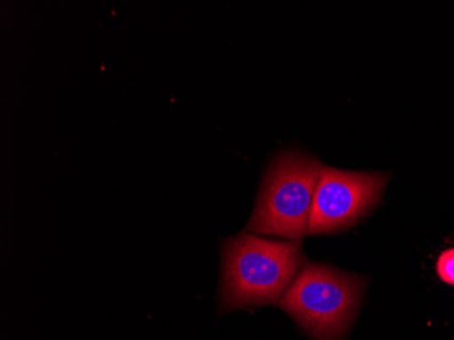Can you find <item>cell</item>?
Returning a JSON list of instances; mask_svg holds the SVG:
<instances>
[{
    "label": "cell",
    "instance_id": "1",
    "mask_svg": "<svg viewBox=\"0 0 454 340\" xmlns=\"http://www.w3.org/2000/svg\"><path fill=\"white\" fill-rule=\"evenodd\" d=\"M306 265L300 241L242 233L222 245V311L271 305Z\"/></svg>",
    "mask_w": 454,
    "mask_h": 340
},
{
    "label": "cell",
    "instance_id": "2",
    "mask_svg": "<svg viewBox=\"0 0 454 340\" xmlns=\"http://www.w3.org/2000/svg\"><path fill=\"white\" fill-rule=\"evenodd\" d=\"M364 281L324 265H306L279 301L315 340H343L361 303Z\"/></svg>",
    "mask_w": 454,
    "mask_h": 340
},
{
    "label": "cell",
    "instance_id": "3",
    "mask_svg": "<svg viewBox=\"0 0 454 340\" xmlns=\"http://www.w3.org/2000/svg\"><path fill=\"white\" fill-rule=\"evenodd\" d=\"M321 169L317 160L300 153H285L275 158L265 173L247 232L295 241L309 234Z\"/></svg>",
    "mask_w": 454,
    "mask_h": 340
},
{
    "label": "cell",
    "instance_id": "4",
    "mask_svg": "<svg viewBox=\"0 0 454 340\" xmlns=\"http://www.w3.org/2000/svg\"><path fill=\"white\" fill-rule=\"evenodd\" d=\"M387 180L382 173L346 172L323 166L309 234H331L354 226L380 203Z\"/></svg>",
    "mask_w": 454,
    "mask_h": 340
},
{
    "label": "cell",
    "instance_id": "5",
    "mask_svg": "<svg viewBox=\"0 0 454 340\" xmlns=\"http://www.w3.org/2000/svg\"><path fill=\"white\" fill-rule=\"evenodd\" d=\"M437 273L446 285L454 286V248L441 253L437 260Z\"/></svg>",
    "mask_w": 454,
    "mask_h": 340
}]
</instances>
